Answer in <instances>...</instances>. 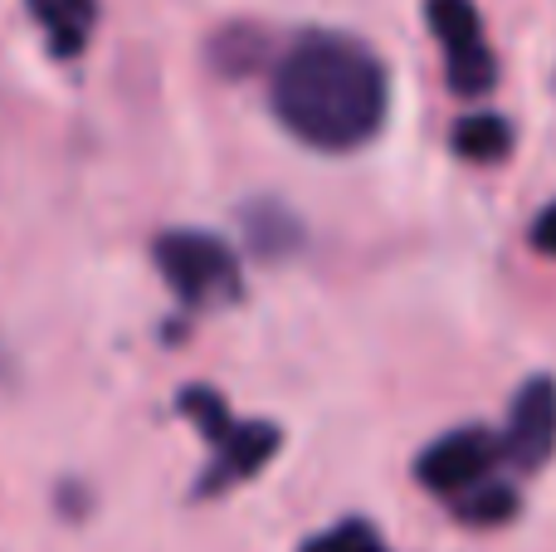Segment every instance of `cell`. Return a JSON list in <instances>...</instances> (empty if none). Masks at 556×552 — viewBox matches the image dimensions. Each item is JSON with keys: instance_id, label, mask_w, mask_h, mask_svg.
<instances>
[{"instance_id": "6da1fadb", "label": "cell", "mask_w": 556, "mask_h": 552, "mask_svg": "<svg viewBox=\"0 0 556 552\" xmlns=\"http://www.w3.org/2000/svg\"><path fill=\"white\" fill-rule=\"evenodd\" d=\"M269 108L283 133L313 152H356L381 133L391 78L371 45L337 29H307L278 54Z\"/></svg>"}, {"instance_id": "7a4b0ae2", "label": "cell", "mask_w": 556, "mask_h": 552, "mask_svg": "<svg viewBox=\"0 0 556 552\" xmlns=\"http://www.w3.org/2000/svg\"><path fill=\"white\" fill-rule=\"evenodd\" d=\"M176 406H181L186 421H195V430L211 446V460H205L201 479H195V499H220L230 489L250 485L283 450V430L274 421H240L225 406L220 391H211V387H186L176 397Z\"/></svg>"}, {"instance_id": "3957f363", "label": "cell", "mask_w": 556, "mask_h": 552, "mask_svg": "<svg viewBox=\"0 0 556 552\" xmlns=\"http://www.w3.org/2000/svg\"><path fill=\"white\" fill-rule=\"evenodd\" d=\"M152 260L186 309H225L244 293L240 254L211 230H162Z\"/></svg>"}, {"instance_id": "277c9868", "label": "cell", "mask_w": 556, "mask_h": 552, "mask_svg": "<svg viewBox=\"0 0 556 552\" xmlns=\"http://www.w3.org/2000/svg\"><path fill=\"white\" fill-rule=\"evenodd\" d=\"M503 469H508V460H503L498 430H483V426L450 430V436H440L434 446H425L420 460H415V479H420L434 499H450V504H459L473 489L503 479Z\"/></svg>"}, {"instance_id": "5b68a950", "label": "cell", "mask_w": 556, "mask_h": 552, "mask_svg": "<svg viewBox=\"0 0 556 552\" xmlns=\"http://www.w3.org/2000/svg\"><path fill=\"white\" fill-rule=\"evenodd\" d=\"M425 20H430V35L440 39L444 54V74L450 88L464 98H483L498 84V59H493L489 29L473 0H425Z\"/></svg>"}, {"instance_id": "8992f818", "label": "cell", "mask_w": 556, "mask_h": 552, "mask_svg": "<svg viewBox=\"0 0 556 552\" xmlns=\"http://www.w3.org/2000/svg\"><path fill=\"white\" fill-rule=\"evenodd\" d=\"M498 440L513 475H538L556 455V381L552 377H528L513 391L508 426L498 430Z\"/></svg>"}, {"instance_id": "52a82bcc", "label": "cell", "mask_w": 556, "mask_h": 552, "mask_svg": "<svg viewBox=\"0 0 556 552\" xmlns=\"http://www.w3.org/2000/svg\"><path fill=\"white\" fill-rule=\"evenodd\" d=\"M29 20L45 29L49 49L59 59H74L88 49L93 39V25H98V0H25Z\"/></svg>"}, {"instance_id": "ba28073f", "label": "cell", "mask_w": 556, "mask_h": 552, "mask_svg": "<svg viewBox=\"0 0 556 552\" xmlns=\"http://www.w3.org/2000/svg\"><path fill=\"white\" fill-rule=\"evenodd\" d=\"M450 142L464 162H503L513 152V123L498 113H469L454 123Z\"/></svg>"}, {"instance_id": "9c48e42d", "label": "cell", "mask_w": 556, "mask_h": 552, "mask_svg": "<svg viewBox=\"0 0 556 552\" xmlns=\"http://www.w3.org/2000/svg\"><path fill=\"white\" fill-rule=\"evenodd\" d=\"M244 235H250L254 254L278 260L283 250L298 244V221L288 211H278V205H250V211H244Z\"/></svg>"}, {"instance_id": "30bf717a", "label": "cell", "mask_w": 556, "mask_h": 552, "mask_svg": "<svg viewBox=\"0 0 556 552\" xmlns=\"http://www.w3.org/2000/svg\"><path fill=\"white\" fill-rule=\"evenodd\" d=\"M298 552H391V548L366 518H342V524L323 528L317 538H307Z\"/></svg>"}, {"instance_id": "8fae6325", "label": "cell", "mask_w": 556, "mask_h": 552, "mask_svg": "<svg viewBox=\"0 0 556 552\" xmlns=\"http://www.w3.org/2000/svg\"><path fill=\"white\" fill-rule=\"evenodd\" d=\"M532 250H542L547 260H556V201L532 221Z\"/></svg>"}]
</instances>
